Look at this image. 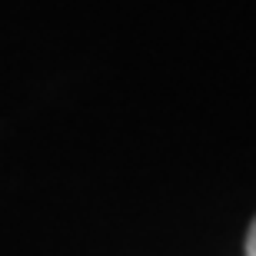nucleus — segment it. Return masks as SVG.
<instances>
[{
  "mask_svg": "<svg viewBox=\"0 0 256 256\" xmlns=\"http://www.w3.org/2000/svg\"><path fill=\"white\" fill-rule=\"evenodd\" d=\"M246 256H256V216H253L250 233H246Z\"/></svg>",
  "mask_w": 256,
  "mask_h": 256,
  "instance_id": "f257e3e1",
  "label": "nucleus"
}]
</instances>
